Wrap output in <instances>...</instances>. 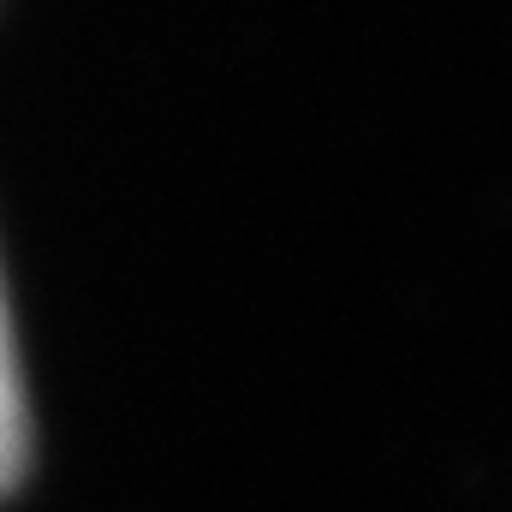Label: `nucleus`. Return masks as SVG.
<instances>
[{
  "mask_svg": "<svg viewBox=\"0 0 512 512\" xmlns=\"http://www.w3.org/2000/svg\"><path fill=\"white\" fill-rule=\"evenodd\" d=\"M24 471V393H18V358H12V328H6V298H0V495Z\"/></svg>",
  "mask_w": 512,
  "mask_h": 512,
  "instance_id": "nucleus-1",
  "label": "nucleus"
}]
</instances>
